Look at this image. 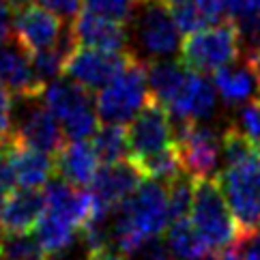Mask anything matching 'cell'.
<instances>
[{"label":"cell","instance_id":"6da1fadb","mask_svg":"<svg viewBox=\"0 0 260 260\" xmlns=\"http://www.w3.org/2000/svg\"><path fill=\"white\" fill-rule=\"evenodd\" d=\"M151 97L179 123H204L217 112V90L179 60L146 64Z\"/></svg>","mask_w":260,"mask_h":260},{"label":"cell","instance_id":"7a4b0ae2","mask_svg":"<svg viewBox=\"0 0 260 260\" xmlns=\"http://www.w3.org/2000/svg\"><path fill=\"white\" fill-rule=\"evenodd\" d=\"M170 224L168 185L142 181L110 219V249L118 256H132L142 245L159 239Z\"/></svg>","mask_w":260,"mask_h":260},{"label":"cell","instance_id":"3957f363","mask_svg":"<svg viewBox=\"0 0 260 260\" xmlns=\"http://www.w3.org/2000/svg\"><path fill=\"white\" fill-rule=\"evenodd\" d=\"M43 215L37 224L35 237L45 260L64 254L82 241V230L92 215L90 193L71 187L64 181H50L43 191Z\"/></svg>","mask_w":260,"mask_h":260},{"label":"cell","instance_id":"277c9868","mask_svg":"<svg viewBox=\"0 0 260 260\" xmlns=\"http://www.w3.org/2000/svg\"><path fill=\"white\" fill-rule=\"evenodd\" d=\"M129 54L144 64L170 60L181 52V30L168 7L157 0H140L127 22Z\"/></svg>","mask_w":260,"mask_h":260},{"label":"cell","instance_id":"5b68a950","mask_svg":"<svg viewBox=\"0 0 260 260\" xmlns=\"http://www.w3.org/2000/svg\"><path fill=\"white\" fill-rule=\"evenodd\" d=\"M151 99L146 64L132 56L125 67L97 92L95 110L104 125L123 127L125 123H132Z\"/></svg>","mask_w":260,"mask_h":260},{"label":"cell","instance_id":"8992f818","mask_svg":"<svg viewBox=\"0 0 260 260\" xmlns=\"http://www.w3.org/2000/svg\"><path fill=\"white\" fill-rule=\"evenodd\" d=\"M189 221L211 254L232 247L239 239L237 221L219 189L217 179L196 181Z\"/></svg>","mask_w":260,"mask_h":260},{"label":"cell","instance_id":"52a82bcc","mask_svg":"<svg viewBox=\"0 0 260 260\" xmlns=\"http://www.w3.org/2000/svg\"><path fill=\"white\" fill-rule=\"evenodd\" d=\"M217 185L237 221L239 237L256 232L260 226V153L226 164Z\"/></svg>","mask_w":260,"mask_h":260},{"label":"cell","instance_id":"ba28073f","mask_svg":"<svg viewBox=\"0 0 260 260\" xmlns=\"http://www.w3.org/2000/svg\"><path fill=\"white\" fill-rule=\"evenodd\" d=\"M243 39L232 22L209 26L204 30L187 35L181 43V62L196 73L219 71L239 62Z\"/></svg>","mask_w":260,"mask_h":260},{"label":"cell","instance_id":"9c48e42d","mask_svg":"<svg viewBox=\"0 0 260 260\" xmlns=\"http://www.w3.org/2000/svg\"><path fill=\"white\" fill-rule=\"evenodd\" d=\"M41 104L54 114L62 134L71 142H84L97 134L99 116L95 101L71 80H56L48 84L41 92Z\"/></svg>","mask_w":260,"mask_h":260},{"label":"cell","instance_id":"30bf717a","mask_svg":"<svg viewBox=\"0 0 260 260\" xmlns=\"http://www.w3.org/2000/svg\"><path fill=\"white\" fill-rule=\"evenodd\" d=\"M174 146L187 176L193 181L217 179L219 161L224 159L221 132L207 123H179Z\"/></svg>","mask_w":260,"mask_h":260},{"label":"cell","instance_id":"8fae6325","mask_svg":"<svg viewBox=\"0 0 260 260\" xmlns=\"http://www.w3.org/2000/svg\"><path fill=\"white\" fill-rule=\"evenodd\" d=\"M142 185V172L132 159L104 166L90 185L92 215L88 221L110 224L116 209Z\"/></svg>","mask_w":260,"mask_h":260},{"label":"cell","instance_id":"7c38bea8","mask_svg":"<svg viewBox=\"0 0 260 260\" xmlns=\"http://www.w3.org/2000/svg\"><path fill=\"white\" fill-rule=\"evenodd\" d=\"M39 99L22 101L20 110H15L11 140L22 148L54 155L64 146V134L60 123Z\"/></svg>","mask_w":260,"mask_h":260},{"label":"cell","instance_id":"4fadbf2b","mask_svg":"<svg viewBox=\"0 0 260 260\" xmlns=\"http://www.w3.org/2000/svg\"><path fill=\"white\" fill-rule=\"evenodd\" d=\"M174 129L170 114L166 112L155 99L138 114L127 127V144H129V159L142 161L146 157L164 153L174 146Z\"/></svg>","mask_w":260,"mask_h":260},{"label":"cell","instance_id":"5bb4252c","mask_svg":"<svg viewBox=\"0 0 260 260\" xmlns=\"http://www.w3.org/2000/svg\"><path fill=\"white\" fill-rule=\"evenodd\" d=\"M13 35L15 41L35 56L39 52L58 48L69 32H64V24L58 15L30 3L13 13Z\"/></svg>","mask_w":260,"mask_h":260},{"label":"cell","instance_id":"9a60e30c","mask_svg":"<svg viewBox=\"0 0 260 260\" xmlns=\"http://www.w3.org/2000/svg\"><path fill=\"white\" fill-rule=\"evenodd\" d=\"M132 58V54H110L90 48H78L69 54L67 64H64V76L73 84L88 90H101L116 73L125 67Z\"/></svg>","mask_w":260,"mask_h":260},{"label":"cell","instance_id":"2e32d148","mask_svg":"<svg viewBox=\"0 0 260 260\" xmlns=\"http://www.w3.org/2000/svg\"><path fill=\"white\" fill-rule=\"evenodd\" d=\"M71 37L78 48H90L110 54L129 52L127 24L108 20V17L86 11V9H82L76 15V20H73Z\"/></svg>","mask_w":260,"mask_h":260},{"label":"cell","instance_id":"e0dca14e","mask_svg":"<svg viewBox=\"0 0 260 260\" xmlns=\"http://www.w3.org/2000/svg\"><path fill=\"white\" fill-rule=\"evenodd\" d=\"M0 86L20 101L39 99L43 92V84L35 76L32 56L17 41L0 48Z\"/></svg>","mask_w":260,"mask_h":260},{"label":"cell","instance_id":"ac0fdd59","mask_svg":"<svg viewBox=\"0 0 260 260\" xmlns=\"http://www.w3.org/2000/svg\"><path fill=\"white\" fill-rule=\"evenodd\" d=\"M43 191L15 189L7 196L0 215V235H28L43 215Z\"/></svg>","mask_w":260,"mask_h":260},{"label":"cell","instance_id":"d6986e66","mask_svg":"<svg viewBox=\"0 0 260 260\" xmlns=\"http://www.w3.org/2000/svg\"><path fill=\"white\" fill-rule=\"evenodd\" d=\"M54 161H56V174L60 176V181L84 191L92 185L99 172V157L88 140L64 144Z\"/></svg>","mask_w":260,"mask_h":260},{"label":"cell","instance_id":"ffe728a7","mask_svg":"<svg viewBox=\"0 0 260 260\" xmlns=\"http://www.w3.org/2000/svg\"><path fill=\"white\" fill-rule=\"evenodd\" d=\"M213 86L217 90V97L224 101L228 108L235 106H245L249 101L258 99L260 95V84L258 78L252 69V64L247 62H235L230 67L219 69L213 76Z\"/></svg>","mask_w":260,"mask_h":260},{"label":"cell","instance_id":"44dd1931","mask_svg":"<svg viewBox=\"0 0 260 260\" xmlns=\"http://www.w3.org/2000/svg\"><path fill=\"white\" fill-rule=\"evenodd\" d=\"M11 161L15 172V183L22 185V189H37L41 185H48L52 174L56 172V161L52 159V155L22 148L13 140H11Z\"/></svg>","mask_w":260,"mask_h":260},{"label":"cell","instance_id":"7402d4cb","mask_svg":"<svg viewBox=\"0 0 260 260\" xmlns=\"http://www.w3.org/2000/svg\"><path fill=\"white\" fill-rule=\"evenodd\" d=\"M166 247L172 260H207L209 254L189 219L172 221L166 235Z\"/></svg>","mask_w":260,"mask_h":260},{"label":"cell","instance_id":"603a6c76","mask_svg":"<svg viewBox=\"0 0 260 260\" xmlns=\"http://www.w3.org/2000/svg\"><path fill=\"white\" fill-rule=\"evenodd\" d=\"M92 146L99 157V161L118 164L129 159V144H127V129L120 125H104L97 129L92 138Z\"/></svg>","mask_w":260,"mask_h":260},{"label":"cell","instance_id":"cb8c5ba5","mask_svg":"<svg viewBox=\"0 0 260 260\" xmlns=\"http://www.w3.org/2000/svg\"><path fill=\"white\" fill-rule=\"evenodd\" d=\"M193 187L196 181L187 174H181L176 181L168 183V204H170V224L172 221L189 219L193 207Z\"/></svg>","mask_w":260,"mask_h":260},{"label":"cell","instance_id":"d4e9b609","mask_svg":"<svg viewBox=\"0 0 260 260\" xmlns=\"http://www.w3.org/2000/svg\"><path fill=\"white\" fill-rule=\"evenodd\" d=\"M0 252L7 260H45L35 235H0Z\"/></svg>","mask_w":260,"mask_h":260},{"label":"cell","instance_id":"484cf974","mask_svg":"<svg viewBox=\"0 0 260 260\" xmlns=\"http://www.w3.org/2000/svg\"><path fill=\"white\" fill-rule=\"evenodd\" d=\"M228 125L237 129L254 148H260V97L241 106L235 114V120H230Z\"/></svg>","mask_w":260,"mask_h":260},{"label":"cell","instance_id":"4316f807","mask_svg":"<svg viewBox=\"0 0 260 260\" xmlns=\"http://www.w3.org/2000/svg\"><path fill=\"white\" fill-rule=\"evenodd\" d=\"M84 3H86V11H92L101 17H108V20H114L120 24H127L132 20L140 0H84Z\"/></svg>","mask_w":260,"mask_h":260},{"label":"cell","instance_id":"83f0119b","mask_svg":"<svg viewBox=\"0 0 260 260\" xmlns=\"http://www.w3.org/2000/svg\"><path fill=\"white\" fill-rule=\"evenodd\" d=\"M13 118H15V108L11 95L0 86V146L11 142L13 136Z\"/></svg>","mask_w":260,"mask_h":260},{"label":"cell","instance_id":"f1b7e54d","mask_svg":"<svg viewBox=\"0 0 260 260\" xmlns=\"http://www.w3.org/2000/svg\"><path fill=\"white\" fill-rule=\"evenodd\" d=\"M15 185V172L11 161V142L0 146V193H9Z\"/></svg>","mask_w":260,"mask_h":260},{"label":"cell","instance_id":"f546056e","mask_svg":"<svg viewBox=\"0 0 260 260\" xmlns=\"http://www.w3.org/2000/svg\"><path fill=\"white\" fill-rule=\"evenodd\" d=\"M80 3L82 0H35V5L48 9L50 13L58 15L60 20H69V17L76 20V15L80 13Z\"/></svg>","mask_w":260,"mask_h":260},{"label":"cell","instance_id":"4dcf8cb0","mask_svg":"<svg viewBox=\"0 0 260 260\" xmlns=\"http://www.w3.org/2000/svg\"><path fill=\"white\" fill-rule=\"evenodd\" d=\"M235 247L241 260H260V230L241 235L237 239Z\"/></svg>","mask_w":260,"mask_h":260},{"label":"cell","instance_id":"1f68e13d","mask_svg":"<svg viewBox=\"0 0 260 260\" xmlns=\"http://www.w3.org/2000/svg\"><path fill=\"white\" fill-rule=\"evenodd\" d=\"M13 30V9L7 0H0V48L9 43V35Z\"/></svg>","mask_w":260,"mask_h":260},{"label":"cell","instance_id":"d6a6232c","mask_svg":"<svg viewBox=\"0 0 260 260\" xmlns=\"http://www.w3.org/2000/svg\"><path fill=\"white\" fill-rule=\"evenodd\" d=\"M207 260H241V258H239L237 247L232 245V247H228V249H219V252H213Z\"/></svg>","mask_w":260,"mask_h":260},{"label":"cell","instance_id":"836d02e7","mask_svg":"<svg viewBox=\"0 0 260 260\" xmlns=\"http://www.w3.org/2000/svg\"><path fill=\"white\" fill-rule=\"evenodd\" d=\"M88 260H123V256H118L114 249H101V252L88 254Z\"/></svg>","mask_w":260,"mask_h":260},{"label":"cell","instance_id":"e575fe53","mask_svg":"<svg viewBox=\"0 0 260 260\" xmlns=\"http://www.w3.org/2000/svg\"><path fill=\"white\" fill-rule=\"evenodd\" d=\"M157 3H159V5H164V7H168L170 11H172V9L181 7L183 3H187V0H157Z\"/></svg>","mask_w":260,"mask_h":260},{"label":"cell","instance_id":"d590c367","mask_svg":"<svg viewBox=\"0 0 260 260\" xmlns=\"http://www.w3.org/2000/svg\"><path fill=\"white\" fill-rule=\"evenodd\" d=\"M0 260H7V258H5V254H3V252H0Z\"/></svg>","mask_w":260,"mask_h":260}]
</instances>
